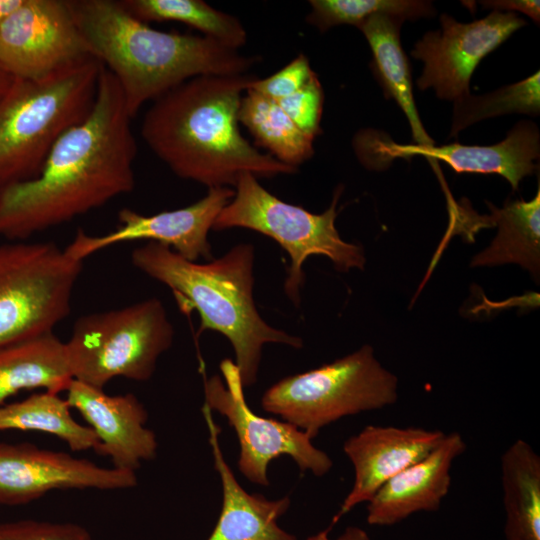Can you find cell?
Wrapping results in <instances>:
<instances>
[{
  "label": "cell",
  "mask_w": 540,
  "mask_h": 540,
  "mask_svg": "<svg viewBox=\"0 0 540 540\" xmlns=\"http://www.w3.org/2000/svg\"><path fill=\"white\" fill-rule=\"evenodd\" d=\"M131 120L116 78L102 65L88 116L57 140L36 177L0 189V235L26 240L131 192Z\"/></svg>",
  "instance_id": "obj_1"
},
{
  "label": "cell",
  "mask_w": 540,
  "mask_h": 540,
  "mask_svg": "<svg viewBox=\"0 0 540 540\" xmlns=\"http://www.w3.org/2000/svg\"><path fill=\"white\" fill-rule=\"evenodd\" d=\"M256 78L200 75L181 83L145 112L144 142L175 175L208 189L235 187L243 173L256 178L296 173L298 168L261 152L240 132V102Z\"/></svg>",
  "instance_id": "obj_2"
},
{
  "label": "cell",
  "mask_w": 540,
  "mask_h": 540,
  "mask_svg": "<svg viewBox=\"0 0 540 540\" xmlns=\"http://www.w3.org/2000/svg\"><path fill=\"white\" fill-rule=\"evenodd\" d=\"M67 3L89 55L116 78L131 118L191 78L245 74L259 60L204 35L156 30L120 1Z\"/></svg>",
  "instance_id": "obj_3"
},
{
  "label": "cell",
  "mask_w": 540,
  "mask_h": 540,
  "mask_svg": "<svg viewBox=\"0 0 540 540\" xmlns=\"http://www.w3.org/2000/svg\"><path fill=\"white\" fill-rule=\"evenodd\" d=\"M131 262L167 286L182 312L199 314L198 335L214 330L229 340L244 387L257 381L265 344L303 346L301 338L272 327L259 314L253 297L255 249L251 243L237 244L219 258L198 263L168 246L148 242L131 252Z\"/></svg>",
  "instance_id": "obj_4"
},
{
  "label": "cell",
  "mask_w": 540,
  "mask_h": 540,
  "mask_svg": "<svg viewBox=\"0 0 540 540\" xmlns=\"http://www.w3.org/2000/svg\"><path fill=\"white\" fill-rule=\"evenodd\" d=\"M101 68L89 56L42 79L14 78L0 100V189L36 177L57 140L88 116Z\"/></svg>",
  "instance_id": "obj_5"
},
{
  "label": "cell",
  "mask_w": 540,
  "mask_h": 540,
  "mask_svg": "<svg viewBox=\"0 0 540 540\" xmlns=\"http://www.w3.org/2000/svg\"><path fill=\"white\" fill-rule=\"evenodd\" d=\"M234 188L233 198L217 216L212 230L245 228L275 240L290 257L284 291L294 305L300 303L305 281L303 265L309 256H325L343 272L364 268L362 247L344 241L335 226L341 187L335 190L329 208L321 214L282 201L251 173L241 174Z\"/></svg>",
  "instance_id": "obj_6"
},
{
  "label": "cell",
  "mask_w": 540,
  "mask_h": 540,
  "mask_svg": "<svg viewBox=\"0 0 540 540\" xmlns=\"http://www.w3.org/2000/svg\"><path fill=\"white\" fill-rule=\"evenodd\" d=\"M174 327L157 298L79 317L65 343L74 380L103 389L115 377L149 380L174 339Z\"/></svg>",
  "instance_id": "obj_7"
},
{
  "label": "cell",
  "mask_w": 540,
  "mask_h": 540,
  "mask_svg": "<svg viewBox=\"0 0 540 540\" xmlns=\"http://www.w3.org/2000/svg\"><path fill=\"white\" fill-rule=\"evenodd\" d=\"M398 399L397 377L381 365L370 345L269 387L262 408L311 439L341 418L383 409Z\"/></svg>",
  "instance_id": "obj_8"
},
{
  "label": "cell",
  "mask_w": 540,
  "mask_h": 540,
  "mask_svg": "<svg viewBox=\"0 0 540 540\" xmlns=\"http://www.w3.org/2000/svg\"><path fill=\"white\" fill-rule=\"evenodd\" d=\"M82 268L53 242L0 244V345L53 332Z\"/></svg>",
  "instance_id": "obj_9"
},
{
  "label": "cell",
  "mask_w": 540,
  "mask_h": 540,
  "mask_svg": "<svg viewBox=\"0 0 540 540\" xmlns=\"http://www.w3.org/2000/svg\"><path fill=\"white\" fill-rule=\"evenodd\" d=\"M220 370L223 379L213 375L204 380V404L225 416L234 428L240 444L238 468L248 480L268 486L269 463L284 455L290 456L301 472L309 471L319 477L331 470L332 459L312 444L307 433L250 409L235 362L224 359Z\"/></svg>",
  "instance_id": "obj_10"
},
{
  "label": "cell",
  "mask_w": 540,
  "mask_h": 540,
  "mask_svg": "<svg viewBox=\"0 0 540 540\" xmlns=\"http://www.w3.org/2000/svg\"><path fill=\"white\" fill-rule=\"evenodd\" d=\"M440 23L441 30L426 33L411 55L424 63L418 88L432 87L440 99L453 102L470 94V78L480 61L526 25L515 13L497 10L470 23L442 14Z\"/></svg>",
  "instance_id": "obj_11"
},
{
  "label": "cell",
  "mask_w": 540,
  "mask_h": 540,
  "mask_svg": "<svg viewBox=\"0 0 540 540\" xmlns=\"http://www.w3.org/2000/svg\"><path fill=\"white\" fill-rule=\"evenodd\" d=\"M89 56L67 0H24L0 26V65L14 78L42 79Z\"/></svg>",
  "instance_id": "obj_12"
},
{
  "label": "cell",
  "mask_w": 540,
  "mask_h": 540,
  "mask_svg": "<svg viewBox=\"0 0 540 540\" xmlns=\"http://www.w3.org/2000/svg\"><path fill=\"white\" fill-rule=\"evenodd\" d=\"M234 194L231 187L209 188L203 198L191 205L148 216L123 208L118 212L119 225L115 230L98 236L78 230L64 250L72 259L83 262L110 246L147 240L168 246L187 260L203 258L209 261L213 259L209 231Z\"/></svg>",
  "instance_id": "obj_13"
},
{
  "label": "cell",
  "mask_w": 540,
  "mask_h": 540,
  "mask_svg": "<svg viewBox=\"0 0 540 540\" xmlns=\"http://www.w3.org/2000/svg\"><path fill=\"white\" fill-rule=\"evenodd\" d=\"M354 148L358 158L368 167L377 168L395 158L423 155L430 160L444 161L456 173L499 174L517 190L522 179L538 169L540 141L537 126L530 121H521L503 141L489 146L398 144L375 132L365 131L356 135Z\"/></svg>",
  "instance_id": "obj_14"
},
{
  "label": "cell",
  "mask_w": 540,
  "mask_h": 540,
  "mask_svg": "<svg viewBox=\"0 0 540 540\" xmlns=\"http://www.w3.org/2000/svg\"><path fill=\"white\" fill-rule=\"evenodd\" d=\"M135 472L103 468L30 443H0V504H26L56 489H128Z\"/></svg>",
  "instance_id": "obj_15"
},
{
  "label": "cell",
  "mask_w": 540,
  "mask_h": 540,
  "mask_svg": "<svg viewBox=\"0 0 540 540\" xmlns=\"http://www.w3.org/2000/svg\"><path fill=\"white\" fill-rule=\"evenodd\" d=\"M441 430L368 425L349 437L343 451L354 468V483L331 527L361 503H367L391 478L426 457L443 440Z\"/></svg>",
  "instance_id": "obj_16"
},
{
  "label": "cell",
  "mask_w": 540,
  "mask_h": 540,
  "mask_svg": "<svg viewBox=\"0 0 540 540\" xmlns=\"http://www.w3.org/2000/svg\"><path fill=\"white\" fill-rule=\"evenodd\" d=\"M66 392L69 407L76 409L96 434V452L110 457L113 468L136 472L143 461L156 457V435L145 427L148 413L134 394L111 396L74 379Z\"/></svg>",
  "instance_id": "obj_17"
},
{
  "label": "cell",
  "mask_w": 540,
  "mask_h": 540,
  "mask_svg": "<svg viewBox=\"0 0 540 540\" xmlns=\"http://www.w3.org/2000/svg\"><path fill=\"white\" fill-rule=\"evenodd\" d=\"M467 449L463 436L445 434L426 457L387 481L367 502L366 521L392 526L419 512H436L451 487L454 461Z\"/></svg>",
  "instance_id": "obj_18"
},
{
  "label": "cell",
  "mask_w": 540,
  "mask_h": 540,
  "mask_svg": "<svg viewBox=\"0 0 540 540\" xmlns=\"http://www.w3.org/2000/svg\"><path fill=\"white\" fill-rule=\"evenodd\" d=\"M202 413L223 493L217 524L207 540H298L277 523L290 506L289 497L267 500L262 495L247 493L225 461L218 440L220 428L213 419L212 410L204 404Z\"/></svg>",
  "instance_id": "obj_19"
},
{
  "label": "cell",
  "mask_w": 540,
  "mask_h": 540,
  "mask_svg": "<svg viewBox=\"0 0 540 540\" xmlns=\"http://www.w3.org/2000/svg\"><path fill=\"white\" fill-rule=\"evenodd\" d=\"M72 380L65 343L53 332L0 345V405L22 390L59 394Z\"/></svg>",
  "instance_id": "obj_20"
},
{
  "label": "cell",
  "mask_w": 540,
  "mask_h": 540,
  "mask_svg": "<svg viewBox=\"0 0 540 540\" xmlns=\"http://www.w3.org/2000/svg\"><path fill=\"white\" fill-rule=\"evenodd\" d=\"M405 19L374 14L357 28L365 36L373 55V70L387 98H392L406 115L416 145H434L426 133L414 102L411 69L400 41Z\"/></svg>",
  "instance_id": "obj_21"
},
{
  "label": "cell",
  "mask_w": 540,
  "mask_h": 540,
  "mask_svg": "<svg viewBox=\"0 0 540 540\" xmlns=\"http://www.w3.org/2000/svg\"><path fill=\"white\" fill-rule=\"evenodd\" d=\"M506 540H540V457L523 439L501 455Z\"/></svg>",
  "instance_id": "obj_22"
},
{
  "label": "cell",
  "mask_w": 540,
  "mask_h": 540,
  "mask_svg": "<svg viewBox=\"0 0 540 540\" xmlns=\"http://www.w3.org/2000/svg\"><path fill=\"white\" fill-rule=\"evenodd\" d=\"M490 222L498 226L491 245L476 255L473 266L518 263L534 274L539 271L540 189L530 201L514 200L502 209L489 204Z\"/></svg>",
  "instance_id": "obj_23"
},
{
  "label": "cell",
  "mask_w": 540,
  "mask_h": 540,
  "mask_svg": "<svg viewBox=\"0 0 540 540\" xmlns=\"http://www.w3.org/2000/svg\"><path fill=\"white\" fill-rule=\"evenodd\" d=\"M238 120L258 145L283 164L298 168L314 154V139L294 124L277 101L252 89L242 96Z\"/></svg>",
  "instance_id": "obj_24"
},
{
  "label": "cell",
  "mask_w": 540,
  "mask_h": 540,
  "mask_svg": "<svg viewBox=\"0 0 540 540\" xmlns=\"http://www.w3.org/2000/svg\"><path fill=\"white\" fill-rule=\"evenodd\" d=\"M66 399L44 391L0 405V431H39L57 436L72 451L97 450L99 441L89 426L74 420Z\"/></svg>",
  "instance_id": "obj_25"
},
{
  "label": "cell",
  "mask_w": 540,
  "mask_h": 540,
  "mask_svg": "<svg viewBox=\"0 0 540 540\" xmlns=\"http://www.w3.org/2000/svg\"><path fill=\"white\" fill-rule=\"evenodd\" d=\"M119 1L133 17L145 23L180 22L235 50H239L247 42L246 29L239 19L202 0Z\"/></svg>",
  "instance_id": "obj_26"
},
{
  "label": "cell",
  "mask_w": 540,
  "mask_h": 540,
  "mask_svg": "<svg viewBox=\"0 0 540 540\" xmlns=\"http://www.w3.org/2000/svg\"><path fill=\"white\" fill-rule=\"evenodd\" d=\"M540 112V73L502 87L494 92L475 96L468 94L454 101L450 137L477 121L509 113L532 116Z\"/></svg>",
  "instance_id": "obj_27"
},
{
  "label": "cell",
  "mask_w": 540,
  "mask_h": 540,
  "mask_svg": "<svg viewBox=\"0 0 540 540\" xmlns=\"http://www.w3.org/2000/svg\"><path fill=\"white\" fill-rule=\"evenodd\" d=\"M306 22L321 32L342 25L358 26L374 14L416 20L435 14L430 1L419 0H311Z\"/></svg>",
  "instance_id": "obj_28"
},
{
  "label": "cell",
  "mask_w": 540,
  "mask_h": 540,
  "mask_svg": "<svg viewBox=\"0 0 540 540\" xmlns=\"http://www.w3.org/2000/svg\"><path fill=\"white\" fill-rule=\"evenodd\" d=\"M277 103L303 133L313 139L322 133L324 92L316 73L302 88Z\"/></svg>",
  "instance_id": "obj_29"
},
{
  "label": "cell",
  "mask_w": 540,
  "mask_h": 540,
  "mask_svg": "<svg viewBox=\"0 0 540 540\" xmlns=\"http://www.w3.org/2000/svg\"><path fill=\"white\" fill-rule=\"evenodd\" d=\"M0 540H92V536L79 524L29 519L0 523Z\"/></svg>",
  "instance_id": "obj_30"
},
{
  "label": "cell",
  "mask_w": 540,
  "mask_h": 540,
  "mask_svg": "<svg viewBox=\"0 0 540 540\" xmlns=\"http://www.w3.org/2000/svg\"><path fill=\"white\" fill-rule=\"evenodd\" d=\"M314 74L309 59L300 53L274 74L263 79L257 77L248 89L277 101L298 91Z\"/></svg>",
  "instance_id": "obj_31"
},
{
  "label": "cell",
  "mask_w": 540,
  "mask_h": 540,
  "mask_svg": "<svg viewBox=\"0 0 540 540\" xmlns=\"http://www.w3.org/2000/svg\"><path fill=\"white\" fill-rule=\"evenodd\" d=\"M483 8H491L497 11H518L529 16L535 23L540 21V2L538 0H489L480 1Z\"/></svg>",
  "instance_id": "obj_32"
},
{
  "label": "cell",
  "mask_w": 540,
  "mask_h": 540,
  "mask_svg": "<svg viewBox=\"0 0 540 540\" xmlns=\"http://www.w3.org/2000/svg\"><path fill=\"white\" fill-rule=\"evenodd\" d=\"M331 529L332 527L329 526L317 534L309 536L306 540H372L369 534L358 526H348L336 539L330 538Z\"/></svg>",
  "instance_id": "obj_33"
},
{
  "label": "cell",
  "mask_w": 540,
  "mask_h": 540,
  "mask_svg": "<svg viewBox=\"0 0 540 540\" xmlns=\"http://www.w3.org/2000/svg\"><path fill=\"white\" fill-rule=\"evenodd\" d=\"M24 0H0V26L22 5Z\"/></svg>",
  "instance_id": "obj_34"
},
{
  "label": "cell",
  "mask_w": 540,
  "mask_h": 540,
  "mask_svg": "<svg viewBox=\"0 0 540 540\" xmlns=\"http://www.w3.org/2000/svg\"><path fill=\"white\" fill-rule=\"evenodd\" d=\"M13 80L14 77L0 65V100L9 90Z\"/></svg>",
  "instance_id": "obj_35"
}]
</instances>
